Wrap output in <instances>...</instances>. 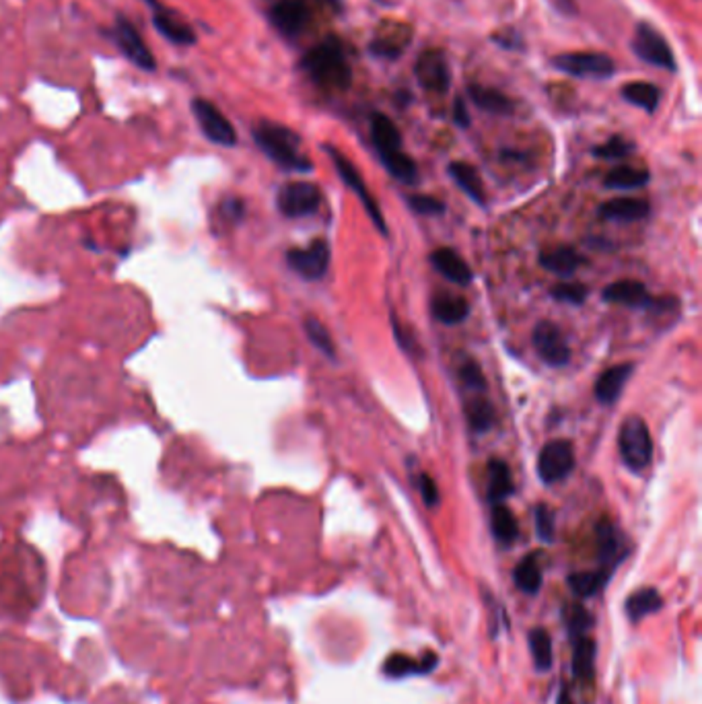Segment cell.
Returning <instances> with one entry per match:
<instances>
[{"label": "cell", "mask_w": 702, "mask_h": 704, "mask_svg": "<svg viewBox=\"0 0 702 704\" xmlns=\"http://www.w3.org/2000/svg\"><path fill=\"white\" fill-rule=\"evenodd\" d=\"M575 468V452L573 443L567 439H554L546 443L537 457V474L546 485H557V482L570 476Z\"/></svg>", "instance_id": "8"}, {"label": "cell", "mask_w": 702, "mask_h": 704, "mask_svg": "<svg viewBox=\"0 0 702 704\" xmlns=\"http://www.w3.org/2000/svg\"><path fill=\"white\" fill-rule=\"evenodd\" d=\"M634 151V144L624 136H612L608 143L595 146L593 155L600 159H624Z\"/></svg>", "instance_id": "42"}, {"label": "cell", "mask_w": 702, "mask_h": 704, "mask_svg": "<svg viewBox=\"0 0 702 704\" xmlns=\"http://www.w3.org/2000/svg\"><path fill=\"white\" fill-rule=\"evenodd\" d=\"M633 371H634L633 363L616 365V367H610L608 371H603L598 378V381H595V398H598V402L606 406L614 404L618 396L622 394L626 381L631 379Z\"/></svg>", "instance_id": "21"}, {"label": "cell", "mask_w": 702, "mask_h": 704, "mask_svg": "<svg viewBox=\"0 0 702 704\" xmlns=\"http://www.w3.org/2000/svg\"><path fill=\"white\" fill-rule=\"evenodd\" d=\"M651 207L647 200L641 198H614L603 202L598 215L606 220H622V223H633V220H641L649 217Z\"/></svg>", "instance_id": "26"}, {"label": "cell", "mask_w": 702, "mask_h": 704, "mask_svg": "<svg viewBox=\"0 0 702 704\" xmlns=\"http://www.w3.org/2000/svg\"><path fill=\"white\" fill-rule=\"evenodd\" d=\"M453 122L460 128L470 126V112H468V105H465L462 97H457L455 103H453Z\"/></svg>", "instance_id": "49"}, {"label": "cell", "mask_w": 702, "mask_h": 704, "mask_svg": "<svg viewBox=\"0 0 702 704\" xmlns=\"http://www.w3.org/2000/svg\"><path fill=\"white\" fill-rule=\"evenodd\" d=\"M151 6L153 15V26L159 34L169 39L176 46H194L196 44V31L192 29L190 23L179 17V13L169 9V6L161 5L159 0H144Z\"/></svg>", "instance_id": "17"}, {"label": "cell", "mask_w": 702, "mask_h": 704, "mask_svg": "<svg viewBox=\"0 0 702 704\" xmlns=\"http://www.w3.org/2000/svg\"><path fill=\"white\" fill-rule=\"evenodd\" d=\"M408 204H410V208L414 212H419V215H443L445 212V204L432 198V196H424V194H412L408 196Z\"/></svg>", "instance_id": "45"}, {"label": "cell", "mask_w": 702, "mask_h": 704, "mask_svg": "<svg viewBox=\"0 0 702 704\" xmlns=\"http://www.w3.org/2000/svg\"><path fill=\"white\" fill-rule=\"evenodd\" d=\"M585 264V258L575 248L558 245V248L546 250L540 256V266L558 276H573L579 266Z\"/></svg>", "instance_id": "27"}, {"label": "cell", "mask_w": 702, "mask_h": 704, "mask_svg": "<svg viewBox=\"0 0 702 704\" xmlns=\"http://www.w3.org/2000/svg\"><path fill=\"white\" fill-rule=\"evenodd\" d=\"M565 616H567V628H569V633H570V638L583 636L587 633V628L593 624L591 613L587 612L583 605H579V603L567 605Z\"/></svg>", "instance_id": "41"}, {"label": "cell", "mask_w": 702, "mask_h": 704, "mask_svg": "<svg viewBox=\"0 0 702 704\" xmlns=\"http://www.w3.org/2000/svg\"><path fill=\"white\" fill-rule=\"evenodd\" d=\"M299 64L309 80L322 89L345 91L353 85V67H350L340 39L334 36L315 44L312 50L305 52Z\"/></svg>", "instance_id": "1"}, {"label": "cell", "mask_w": 702, "mask_h": 704, "mask_svg": "<svg viewBox=\"0 0 702 704\" xmlns=\"http://www.w3.org/2000/svg\"><path fill=\"white\" fill-rule=\"evenodd\" d=\"M412 42V27L398 21H383L369 44L371 56L379 60H396Z\"/></svg>", "instance_id": "13"}, {"label": "cell", "mask_w": 702, "mask_h": 704, "mask_svg": "<svg viewBox=\"0 0 702 704\" xmlns=\"http://www.w3.org/2000/svg\"><path fill=\"white\" fill-rule=\"evenodd\" d=\"M516 485H513V474L507 462L503 460H491L488 462V498L491 503L499 505L513 495Z\"/></svg>", "instance_id": "29"}, {"label": "cell", "mask_w": 702, "mask_h": 704, "mask_svg": "<svg viewBox=\"0 0 702 704\" xmlns=\"http://www.w3.org/2000/svg\"><path fill=\"white\" fill-rule=\"evenodd\" d=\"M649 179L651 174L647 169L620 165L603 177V186L610 187V190H636V187L647 186Z\"/></svg>", "instance_id": "33"}, {"label": "cell", "mask_w": 702, "mask_h": 704, "mask_svg": "<svg viewBox=\"0 0 702 704\" xmlns=\"http://www.w3.org/2000/svg\"><path fill=\"white\" fill-rule=\"evenodd\" d=\"M661 605H664V597H661L657 589L644 587V589H639V592H634L626 600V616L636 624V622H641L643 618L659 612Z\"/></svg>", "instance_id": "30"}, {"label": "cell", "mask_w": 702, "mask_h": 704, "mask_svg": "<svg viewBox=\"0 0 702 704\" xmlns=\"http://www.w3.org/2000/svg\"><path fill=\"white\" fill-rule=\"evenodd\" d=\"M447 171H449V176H452L453 182L462 187V192L468 196V198L480 204V207H484L486 204L484 186H483V179H480V174L476 171V167H472L470 163H463V161H453V163H449Z\"/></svg>", "instance_id": "28"}, {"label": "cell", "mask_w": 702, "mask_h": 704, "mask_svg": "<svg viewBox=\"0 0 702 704\" xmlns=\"http://www.w3.org/2000/svg\"><path fill=\"white\" fill-rule=\"evenodd\" d=\"M251 134H254V141L260 146V151L279 167L287 171H301V174L314 169L312 161L301 151V136L289 126L276 124V122L271 120H262L254 126Z\"/></svg>", "instance_id": "2"}, {"label": "cell", "mask_w": 702, "mask_h": 704, "mask_svg": "<svg viewBox=\"0 0 702 704\" xmlns=\"http://www.w3.org/2000/svg\"><path fill=\"white\" fill-rule=\"evenodd\" d=\"M534 348L542 361L550 367H565L570 361V348L565 334L548 319L534 327Z\"/></svg>", "instance_id": "15"}, {"label": "cell", "mask_w": 702, "mask_h": 704, "mask_svg": "<svg viewBox=\"0 0 702 704\" xmlns=\"http://www.w3.org/2000/svg\"><path fill=\"white\" fill-rule=\"evenodd\" d=\"M612 572L606 569L600 571H587V572H573L569 575V587L573 589V593L579 597H593L598 592H601L610 581Z\"/></svg>", "instance_id": "34"}, {"label": "cell", "mask_w": 702, "mask_h": 704, "mask_svg": "<svg viewBox=\"0 0 702 704\" xmlns=\"http://www.w3.org/2000/svg\"><path fill=\"white\" fill-rule=\"evenodd\" d=\"M513 581H516L517 589H521V592L527 595L540 593L542 567H540V559H537V554H527L526 559L517 564L516 571H513Z\"/></svg>", "instance_id": "32"}, {"label": "cell", "mask_w": 702, "mask_h": 704, "mask_svg": "<svg viewBox=\"0 0 702 704\" xmlns=\"http://www.w3.org/2000/svg\"><path fill=\"white\" fill-rule=\"evenodd\" d=\"M437 663H439L437 655L431 651L424 655L422 659H414L410 655L396 653V655H389L386 663H383V674L396 679L408 677V676H427L437 667Z\"/></svg>", "instance_id": "19"}, {"label": "cell", "mask_w": 702, "mask_h": 704, "mask_svg": "<svg viewBox=\"0 0 702 704\" xmlns=\"http://www.w3.org/2000/svg\"><path fill=\"white\" fill-rule=\"evenodd\" d=\"M268 19L281 36L295 39L303 34L312 21V9H309L307 0H279L268 11Z\"/></svg>", "instance_id": "14"}, {"label": "cell", "mask_w": 702, "mask_h": 704, "mask_svg": "<svg viewBox=\"0 0 702 704\" xmlns=\"http://www.w3.org/2000/svg\"><path fill=\"white\" fill-rule=\"evenodd\" d=\"M468 97L478 110L495 113V116H511L516 112V101L499 91V89L472 83L468 85Z\"/></svg>", "instance_id": "22"}, {"label": "cell", "mask_w": 702, "mask_h": 704, "mask_svg": "<svg viewBox=\"0 0 702 704\" xmlns=\"http://www.w3.org/2000/svg\"><path fill=\"white\" fill-rule=\"evenodd\" d=\"M620 95L631 105H636V108L653 113L659 105L661 91L653 83H647V80H633V83H626L620 89Z\"/></svg>", "instance_id": "31"}, {"label": "cell", "mask_w": 702, "mask_h": 704, "mask_svg": "<svg viewBox=\"0 0 702 704\" xmlns=\"http://www.w3.org/2000/svg\"><path fill=\"white\" fill-rule=\"evenodd\" d=\"M618 449L622 462L633 472H643L653 460V441L641 416H628L618 431Z\"/></svg>", "instance_id": "3"}, {"label": "cell", "mask_w": 702, "mask_h": 704, "mask_svg": "<svg viewBox=\"0 0 702 704\" xmlns=\"http://www.w3.org/2000/svg\"><path fill=\"white\" fill-rule=\"evenodd\" d=\"M493 42L499 44L503 50H524V37L516 29H503L493 36Z\"/></svg>", "instance_id": "47"}, {"label": "cell", "mask_w": 702, "mask_h": 704, "mask_svg": "<svg viewBox=\"0 0 702 704\" xmlns=\"http://www.w3.org/2000/svg\"><path fill=\"white\" fill-rule=\"evenodd\" d=\"M550 294L557 301L562 303H570V305H581V303L587 299V289L583 284H573V283H562L552 286Z\"/></svg>", "instance_id": "44"}, {"label": "cell", "mask_w": 702, "mask_h": 704, "mask_svg": "<svg viewBox=\"0 0 702 704\" xmlns=\"http://www.w3.org/2000/svg\"><path fill=\"white\" fill-rule=\"evenodd\" d=\"M243 202L239 198H227L220 204V212H223L227 220H241L243 217Z\"/></svg>", "instance_id": "48"}, {"label": "cell", "mask_w": 702, "mask_h": 704, "mask_svg": "<svg viewBox=\"0 0 702 704\" xmlns=\"http://www.w3.org/2000/svg\"><path fill=\"white\" fill-rule=\"evenodd\" d=\"M529 651H532L534 666L537 671H548L554 663V651H552V638L546 628H534L529 633Z\"/></svg>", "instance_id": "37"}, {"label": "cell", "mask_w": 702, "mask_h": 704, "mask_svg": "<svg viewBox=\"0 0 702 704\" xmlns=\"http://www.w3.org/2000/svg\"><path fill=\"white\" fill-rule=\"evenodd\" d=\"M414 75L420 87L431 93H447L452 87V69H449L445 52L439 48H429L416 59Z\"/></svg>", "instance_id": "12"}, {"label": "cell", "mask_w": 702, "mask_h": 704, "mask_svg": "<svg viewBox=\"0 0 702 704\" xmlns=\"http://www.w3.org/2000/svg\"><path fill=\"white\" fill-rule=\"evenodd\" d=\"M557 704H573V700H570V696L567 690H562L560 696H558V702Z\"/></svg>", "instance_id": "50"}, {"label": "cell", "mask_w": 702, "mask_h": 704, "mask_svg": "<svg viewBox=\"0 0 702 704\" xmlns=\"http://www.w3.org/2000/svg\"><path fill=\"white\" fill-rule=\"evenodd\" d=\"M595 646L593 638L587 635L573 638V676L583 688H591L595 679Z\"/></svg>", "instance_id": "23"}, {"label": "cell", "mask_w": 702, "mask_h": 704, "mask_svg": "<svg viewBox=\"0 0 702 704\" xmlns=\"http://www.w3.org/2000/svg\"><path fill=\"white\" fill-rule=\"evenodd\" d=\"M460 378L465 383V388L476 389L478 394H486L488 383H486L483 369H480V365L476 361H465L460 369Z\"/></svg>", "instance_id": "43"}, {"label": "cell", "mask_w": 702, "mask_h": 704, "mask_svg": "<svg viewBox=\"0 0 702 704\" xmlns=\"http://www.w3.org/2000/svg\"><path fill=\"white\" fill-rule=\"evenodd\" d=\"M631 48L636 54V59L651 64V67L675 72L677 67L672 46L667 44V39L661 36L659 29L653 27L651 23H639V26L634 27Z\"/></svg>", "instance_id": "5"}, {"label": "cell", "mask_w": 702, "mask_h": 704, "mask_svg": "<svg viewBox=\"0 0 702 704\" xmlns=\"http://www.w3.org/2000/svg\"><path fill=\"white\" fill-rule=\"evenodd\" d=\"M369 124H371V141L379 157H386V155L402 151V134H399L398 126L386 116V113L373 112L369 118Z\"/></svg>", "instance_id": "20"}, {"label": "cell", "mask_w": 702, "mask_h": 704, "mask_svg": "<svg viewBox=\"0 0 702 704\" xmlns=\"http://www.w3.org/2000/svg\"><path fill=\"white\" fill-rule=\"evenodd\" d=\"M192 113L196 122H198L202 134L207 136L210 143L220 146L238 144V133H235L231 122L225 118V113L220 112L215 103L202 100V97H196L192 101Z\"/></svg>", "instance_id": "7"}, {"label": "cell", "mask_w": 702, "mask_h": 704, "mask_svg": "<svg viewBox=\"0 0 702 704\" xmlns=\"http://www.w3.org/2000/svg\"><path fill=\"white\" fill-rule=\"evenodd\" d=\"M552 67L575 79L608 80L616 75V64L601 52H565L552 59Z\"/></svg>", "instance_id": "4"}, {"label": "cell", "mask_w": 702, "mask_h": 704, "mask_svg": "<svg viewBox=\"0 0 702 704\" xmlns=\"http://www.w3.org/2000/svg\"><path fill=\"white\" fill-rule=\"evenodd\" d=\"M431 264L437 272L443 274L449 283L457 286H468L472 283V268L460 253L452 248H439L431 253Z\"/></svg>", "instance_id": "18"}, {"label": "cell", "mask_w": 702, "mask_h": 704, "mask_svg": "<svg viewBox=\"0 0 702 704\" xmlns=\"http://www.w3.org/2000/svg\"><path fill=\"white\" fill-rule=\"evenodd\" d=\"M303 327H305V334H307L309 342H312L314 347L322 352V355L330 357V358H336V347H334L332 336H330V332H328V327H325V325L320 322V319L307 317V319H305V324H303Z\"/></svg>", "instance_id": "39"}, {"label": "cell", "mask_w": 702, "mask_h": 704, "mask_svg": "<svg viewBox=\"0 0 702 704\" xmlns=\"http://www.w3.org/2000/svg\"><path fill=\"white\" fill-rule=\"evenodd\" d=\"M324 151L330 155V159L334 161V167H336L338 176L345 179V184L358 196V200L363 202L365 210L369 212V217L373 220V225L379 229L381 235H388L389 231H388L386 220H383V215H381V210L378 207V202H375V198L369 194V190H367V186L363 182V176L358 174V169L338 149H334L332 144H324Z\"/></svg>", "instance_id": "6"}, {"label": "cell", "mask_w": 702, "mask_h": 704, "mask_svg": "<svg viewBox=\"0 0 702 704\" xmlns=\"http://www.w3.org/2000/svg\"><path fill=\"white\" fill-rule=\"evenodd\" d=\"M416 486H419L422 501L427 503V507L439 505V488L435 485V480H432L429 474H424V472L419 474V476H416Z\"/></svg>", "instance_id": "46"}, {"label": "cell", "mask_w": 702, "mask_h": 704, "mask_svg": "<svg viewBox=\"0 0 702 704\" xmlns=\"http://www.w3.org/2000/svg\"><path fill=\"white\" fill-rule=\"evenodd\" d=\"M603 299L608 303H616V305L633 307V309H669L672 301L669 299H655L651 297L647 286L639 281H618L612 283L606 291H603Z\"/></svg>", "instance_id": "16"}, {"label": "cell", "mask_w": 702, "mask_h": 704, "mask_svg": "<svg viewBox=\"0 0 702 704\" xmlns=\"http://www.w3.org/2000/svg\"><path fill=\"white\" fill-rule=\"evenodd\" d=\"M287 261L292 272H297L305 281H320L330 266V245L324 237H315L307 248L289 250Z\"/></svg>", "instance_id": "10"}, {"label": "cell", "mask_w": 702, "mask_h": 704, "mask_svg": "<svg viewBox=\"0 0 702 704\" xmlns=\"http://www.w3.org/2000/svg\"><path fill=\"white\" fill-rule=\"evenodd\" d=\"M379 159L383 163V167H386L389 174L398 179V182L408 184V186L419 182V167H416V163L408 157L404 151L391 153V155H386V157H379Z\"/></svg>", "instance_id": "38"}, {"label": "cell", "mask_w": 702, "mask_h": 704, "mask_svg": "<svg viewBox=\"0 0 702 704\" xmlns=\"http://www.w3.org/2000/svg\"><path fill=\"white\" fill-rule=\"evenodd\" d=\"M491 528H493L495 538L499 539L501 544L509 546L519 538V526H517L516 515H513L509 507H505L503 503L493 507Z\"/></svg>", "instance_id": "36"}, {"label": "cell", "mask_w": 702, "mask_h": 704, "mask_svg": "<svg viewBox=\"0 0 702 704\" xmlns=\"http://www.w3.org/2000/svg\"><path fill=\"white\" fill-rule=\"evenodd\" d=\"M465 419H468L470 429L474 432H486L488 429L495 424V408L491 404V400H486L484 396L472 398L465 402Z\"/></svg>", "instance_id": "35"}, {"label": "cell", "mask_w": 702, "mask_h": 704, "mask_svg": "<svg viewBox=\"0 0 702 704\" xmlns=\"http://www.w3.org/2000/svg\"><path fill=\"white\" fill-rule=\"evenodd\" d=\"M431 314L441 324L455 325V324H462L463 319L470 315V305L468 301L460 297V294L437 293L431 301Z\"/></svg>", "instance_id": "24"}, {"label": "cell", "mask_w": 702, "mask_h": 704, "mask_svg": "<svg viewBox=\"0 0 702 704\" xmlns=\"http://www.w3.org/2000/svg\"><path fill=\"white\" fill-rule=\"evenodd\" d=\"M536 534L544 544L554 542V531H557V521H554V511L546 503H540L534 509Z\"/></svg>", "instance_id": "40"}, {"label": "cell", "mask_w": 702, "mask_h": 704, "mask_svg": "<svg viewBox=\"0 0 702 704\" xmlns=\"http://www.w3.org/2000/svg\"><path fill=\"white\" fill-rule=\"evenodd\" d=\"M598 550H600L601 569L614 572V569L618 567L624 556L622 536H620V531L614 528V523H610L608 519H601L598 526Z\"/></svg>", "instance_id": "25"}, {"label": "cell", "mask_w": 702, "mask_h": 704, "mask_svg": "<svg viewBox=\"0 0 702 704\" xmlns=\"http://www.w3.org/2000/svg\"><path fill=\"white\" fill-rule=\"evenodd\" d=\"M113 42L120 48V52L126 56V59L138 67L141 70L153 72L157 69V60H154L153 52L146 48L144 39L138 34V29L130 23L124 15H118L116 21H113V29H112Z\"/></svg>", "instance_id": "9"}, {"label": "cell", "mask_w": 702, "mask_h": 704, "mask_svg": "<svg viewBox=\"0 0 702 704\" xmlns=\"http://www.w3.org/2000/svg\"><path fill=\"white\" fill-rule=\"evenodd\" d=\"M276 204H279V210L287 219H301L314 215L320 208L322 192L315 184L291 182L281 187L279 196H276Z\"/></svg>", "instance_id": "11"}]
</instances>
